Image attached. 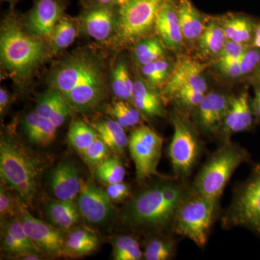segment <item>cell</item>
<instances>
[{"label": "cell", "mask_w": 260, "mask_h": 260, "mask_svg": "<svg viewBox=\"0 0 260 260\" xmlns=\"http://www.w3.org/2000/svg\"><path fill=\"white\" fill-rule=\"evenodd\" d=\"M48 83L60 92L77 112H92L107 98L105 65L100 56L88 49L63 58L51 70Z\"/></svg>", "instance_id": "cell-1"}, {"label": "cell", "mask_w": 260, "mask_h": 260, "mask_svg": "<svg viewBox=\"0 0 260 260\" xmlns=\"http://www.w3.org/2000/svg\"><path fill=\"white\" fill-rule=\"evenodd\" d=\"M186 179L164 178L145 186L133 197L123 213L131 229L161 232L171 229L183 200L190 192Z\"/></svg>", "instance_id": "cell-2"}, {"label": "cell", "mask_w": 260, "mask_h": 260, "mask_svg": "<svg viewBox=\"0 0 260 260\" xmlns=\"http://www.w3.org/2000/svg\"><path fill=\"white\" fill-rule=\"evenodd\" d=\"M52 56L49 43L29 32L22 19L13 12L5 17L0 29L1 64L18 87L28 86Z\"/></svg>", "instance_id": "cell-3"}, {"label": "cell", "mask_w": 260, "mask_h": 260, "mask_svg": "<svg viewBox=\"0 0 260 260\" xmlns=\"http://www.w3.org/2000/svg\"><path fill=\"white\" fill-rule=\"evenodd\" d=\"M42 164L15 137L2 135L0 174L2 180L14 189L25 205L32 206L39 185Z\"/></svg>", "instance_id": "cell-4"}, {"label": "cell", "mask_w": 260, "mask_h": 260, "mask_svg": "<svg viewBox=\"0 0 260 260\" xmlns=\"http://www.w3.org/2000/svg\"><path fill=\"white\" fill-rule=\"evenodd\" d=\"M250 159L245 148L226 140L200 169L191 188L205 197L219 200L234 173Z\"/></svg>", "instance_id": "cell-5"}, {"label": "cell", "mask_w": 260, "mask_h": 260, "mask_svg": "<svg viewBox=\"0 0 260 260\" xmlns=\"http://www.w3.org/2000/svg\"><path fill=\"white\" fill-rule=\"evenodd\" d=\"M169 0H126L118 8V23L112 45L133 47L155 31L159 12Z\"/></svg>", "instance_id": "cell-6"}, {"label": "cell", "mask_w": 260, "mask_h": 260, "mask_svg": "<svg viewBox=\"0 0 260 260\" xmlns=\"http://www.w3.org/2000/svg\"><path fill=\"white\" fill-rule=\"evenodd\" d=\"M218 202L191 188L177 210L172 232L203 247L208 242L212 225L218 216Z\"/></svg>", "instance_id": "cell-7"}, {"label": "cell", "mask_w": 260, "mask_h": 260, "mask_svg": "<svg viewBox=\"0 0 260 260\" xmlns=\"http://www.w3.org/2000/svg\"><path fill=\"white\" fill-rule=\"evenodd\" d=\"M222 223L225 229L244 228L260 238V161L237 186Z\"/></svg>", "instance_id": "cell-8"}, {"label": "cell", "mask_w": 260, "mask_h": 260, "mask_svg": "<svg viewBox=\"0 0 260 260\" xmlns=\"http://www.w3.org/2000/svg\"><path fill=\"white\" fill-rule=\"evenodd\" d=\"M174 134L168 149L175 177L186 179L190 175L203 152V143L186 116L176 113L172 118Z\"/></svg>", "instance_id": "cell-9"}, {"label": "cell", "mask_w": 260, "mask_h": 260, "mask_svg": "<svg viewBox=\"0 0 260 260\" xmlns=\"http://www.w3.org/2000/svg\"><path fill=\"white\" fill-rule=\"evenodd\" d=\"M162 142L161 137L146 125L138 126L130 134L128 149L134 162L137 179L140 182L158 175Z\"/></svg>", "instance_id": "cell-10"}, {"label": "cell", "mask_w": 260, "mask_h": 260, "mask_svg": "<svg viewBox=\"0 0 260 260\" xmlns=\"http://www.w3.org/2000/svg\"><path fill=\"white\" fill-rule=\"evenodd\" d=\"M22 203L19 208L18 218L30 240L41 252L51 257L62 256L64 239L59 229L36 218Z\"/></svg>", "instance_id": "cell-11"}, {"label": "cell", "mask_w": 260, "mask_h": 260, "mask_svg": "<svg viewBox=\"0 0 260 260\" xmlns=\"http://www.w3.org/2000/svg\"><path fill=\"white\" fill-rule=\"evenodd\" d=\"M65 9L64 0H34L31 9L22 21L29 32L49 44Z\"/></svg>", "instance_id": "cell-12"}, {"label": "cell", "mask_w": 260, "mask_h": 260, "mask_svg": "<svg viewBox=\"0 0 260 260\" xmlns=\"http://www.w3.org/2000/svg\"><path fill=\"white\" fill-rule=\"evenodd\" d=\"M77 204L82 218L91 225H106L115 213L113 202L106 191L98 187L91 181L82 180Z\"/></svg>", "instance_id": "cell-13"}, {"label": "cell", "mask_w": 260, "mask_h": 260, "mask_svg": "<svg viewBox=\"0 0 260 260\" xmlns=\"http://www.w3.org/2000/svg\"><path fill=\"white\" fill-rule=\"evenodd\" d=\"M118 8H84L78 17L82 34L102 44H112L117 28Z\"/></svg>", "instance_id": "cell-14"}, {"label": "cell", "mask_w": 260, "mask_h": 260, "mask_svg": "<svg viewBox=\"0 0 260 260\" xmlns=\"http://www.w3.org/2000/svg\"><path fill=\"white\" fill-rule=\"evenodd\" d=\"M205 65L191 58H179L170 78L162 89V100L172 99L174 94L182 88L194 89L207 93L208 84L203 76Z\"/></svg>", "instance_id": "cell-15"}, {"label": "cell", "mask_w": 260, "mask_h": 260, "mask_svg": "<svg viewBox=\"0 0 260 260\" xmlns=\"http://www.w3.org/2000/svg\"><path fill=\"white\" fill-rule=\"evenodd\" d=\"M232 98L218 92L206 93L197 109V121L205 134H215L221 128Z\"/></svg>", "instance_id": "cell-16"}, {"label": "cell", "mask_w": 260, "mask_h": 260, "mask_svg": "<svg viewBox=\"0 0 260 260\" xmlns=\"http://www.w3.org/2000/svg\"><path fill=\"white\" fill-rule=\"evenodd\" d=\"M254 111L247 92L232 98L227 115L222 124V138L225 141L232 135L251 129L254 125Z\"/></svg>", "instance_id": "cell-17"}, {"label": "cell", "mask_w": 260, "mask_h": 260, "mask_svg": "<svg viewBox=\"0 0 260 260\" xmlns=\"http://www.w3.org/2000/svg\"><path fill=\"white\" fill-rule=\"evenodd\" d=\"M81 184L79 171L72 162H59L49 176L51 190L59 200H75L79 194Z\"/></svg>", "instance_id": "cell-18"}, {"label": "cell", "mask_w": 260, "mask_h": 260, "mask_svg": "<svg viewBox=\"0 0 260 260\" xmlns=\"http://www.w3.org/2000/svg\"><path fill=\"white\" fill-rule=\"evenodd\" d=\"M155 32L168 49L178 51L182 48L184 40L178 18L176 0H169L159 12L155 22Z\"/></svg>", "instance_id": "cell-19"}, {"label": "cell", "mask_w": 260, "mask_h": 260, "mask_svg": "<svg viewBox=\"0 0 260 260\" xmlns=\"http://www.w3.org/2000/svg\"><path fill=\"white\" fill-rule=\"evenodd\" d=\"M35 111L58 128L64 124L73 109L60 92L49 87L47 91L38 98Z\"/></svg>", "instance_id": "cell-20"}, {"label": "cell", "mask_w": 260, "mask_h": 260, "mask_svg": "<svg viewBox=\"0 0 260 260\" xmlns=\"http://www.w3.org/2000/svg\"><path fill=\"white\" fill-rule=\"evenodd\" d=\"M176 6L184 42H197L208 21L191 0H176Z\"/></svg>", "instance_id": "cell-21"}, {"label": "cell", "mask_w": 260, "mask_h": 260, "mask_svg": "<svg viewBox=\"0 0 260 260\" xmlns=\"http://www.w3.org/2000/svg\"><path fill=\"white\" fill-rule=\"evenodd\" d=\"M161 95L149 86L143 78L134 80L133 104L143 115L148 117H164L165 110Z\"/></svg>", "instance_id": "cell-22"}, {"label": "cell", "mask_w": 260, "mask_h": 260, "mask_svg": "<svg viewBox=\"0 0 260 260\" xmlns=\"http://www.w3.org/2000/svg\"><path fill=\"white\" fill-rule=\"evenodd\" d=\"M99 245V237L93 231L85 228L72 229L64 239L62 256L83 257L94 252Z\"/></svg>", "instance_id": "cell-23"}, {"label": "cell", "mask_w": 260, "mask_h": 260, "mask_svg": "<svg viewBox=\"0 0 260 260\" xmlns=\"http://www.w3.org/2000/svg\"><path fill=\"white\" fill-rule=\"evenodd\" d=\"M23 126L25 135L32 144L47 147L55 139L57 127L36 111L24 117Z\"/></svg>", "instance_id": "cell-24"}, {"label": "cell", "mask_w": 260, "mask_h": 260, "mask_svg": "<svg viewBox=\"0 0 260 260\" xmlns=\"http://www.w3.org/2000/svg\"><path fill=\"white\" fill-rule=\"evenodd\" d=\"M46 213L51 224L61 232L71 231L82 218L75 200H55L47 205Z\"/></svg>", "instance_id": "cell-25"}, {"label": "cell", "mask_w": 260, "mask_h": 260, "mask_svg": "<svg viewBox=\"0 0 260 260\" xmlns=\"http://www.w3.org/2000/svg\"><path fill=\"white\" fill-rule=\"evenodd\" d=\"M80 30L78 17L64 14L56 25L49 46L52 56H56L70 47L76 40Z\"/></svg>", "instance_id": "cell-26"}, {"label": "cell", "mask_w": 260, "mask_h": 260, "mask_svg": "<svg viewBox=\"0 0 260 260\" xmlns=\"http://www.w3.org/2000/svg\"><path fill=\"white\" fill-rule=\"evenodd\" d=\"M99 138H102L110 149L111 151L118 155L125 153L129 144L124 128L114 119L98 121L92 124Z\"/></svg>", "instance_id": "cell-27"}, {"label": "cell", "mask_w": 260, "mask_h": 260, "mask_svg": "<svg viewBox=\"0 0 260 260\" xmlns=\"http://www.w3.org/2000/svg\"><path fill=\"white\" fill-rule=\"evenodd\" d=\"M227 41L223 25L210 20L197 41L198 50L205 57L219 56Z\"/></svg>", "instance_id": "cell-28"}, {"label": "cell", "mask_w": 260, "mask_h": 260, "mask_svg": "<svg viewBox=\"0 0 260 260\" xmlns=\"http://www.w3.org/2000/svg\"><path fill=\"white\" fill-rule=\"evenodd\" d=\"M165 48L167 47L160 38L149 37L142 39L133 46L132 54L135 64L140 68L164 57Z\"/></svg>", "instance_id": "cell-29"}, {"label": "cell", "mask_w": 260, "mask_h": 260, "mask_svg": "<svg viewBox=\"0 0 260 260\" xmlns=\"http://www.w3.org/2000/svg\"><path fill=\"white\" fill-rule=\"evenodd\" d=\"M111 86L117 99L133 104L134 80H132L130 76L125 59H119L114 65L111 76Z\"/></svg>", "instance_id": "cell-30"}, {"label": "cell", "mask_w": 260, "mask_h": 260, "mask_svg": "<svg viewBox=\"0 0 260 260\" xmlns=\"http://www.w3.org/2000/svg\"><path fill=\"white\" fill-rule=\"evenodd\" d=\"M142 78L154 90L164 88L172 74L170 61L165 57L140 67Z\"/></svg>", "instance_id": "cell-31"}, {"label": "cell", "mask_w": 260, "mask_h": 260, "mask_svg": "<svg viewBox=\"0 0 260 260\" xmlns=\"http://www.w3.org/2000/svg\"><path fill=\"white\" fill-rule=\"evenodd\" d=\"M106 112L124 129L141 122V112L132 103L118 99L107 106Z\"/></svg>", "instance_id": "cell-32"}, {"label": "cell", "mask_w": 260, "mask_h": 260, "mask_svg": "<svg viewBox=\"0 0 260 260\" xmlns=\"http://www.w3.org/2000/svg\"><path fill=\"white\" fill-rule=\"evenodd\" d=\"M177 251V243L170 237L152 238L145 245L143 259L168 260L172 259Z\"/></svg>", "instance_id": "cell-33"}, {"label": "cell", "mask_w": 260, "mask_h": 260, "mask_svg": "<svg viewBox=\"0 0 260 260\" xmlns=\"http://www.w3.org/2000/svg\"><path fill=\"white\" fill-rule=\"evenodd\" d=\"M98 138L99 135L93 126L80 120L73 121L68 133L70 145L79 153L93 144Z\"/></svg>", "instance_id": "cell-34"}, {"label": "cell", "mask_w": 260, "mask_h": 260, "mask_svg": "<svg viewBox=\"0 0 260 260\" xmlns=\"http://www.w3.org/2000/svg\"><path fill=\"white\" fill-rule=\"evenodd\" d=\"M95 176L104 184H116L124 181L126 169L119 155L114 154L108 157L95 169Z\"/></svg>", "instance_id": "cell-35"}, {"label": "cell", "mask_w": 260, "mask_h": 260, "mask_svg": "<svg viewBox=\"0 0 260 260\" xmlns=\"http://www.w3.org/2000/svg\"><path fill=\"white\" fill-rule=\"evenodd\" d=\"M113 257L115 260L143 259V251L136 238L129 235L119 236L112 242Z\"/></svg>", "instance_id": "cell-36"}, {"label": "cell", "mask_w": 260, "mask_h": 260, "mask_svg": "<svg viewBox=\"0 0 260 260\" xmlns=\"http://www.w3.org/2000/svg\"><path fill=\"white\" fill-rule=\"evenodd\" d=\"M2 229L9 232L16 240L21 243L30 252L43 254L30 240L18 217L6 219V220H3V221L2 220Z\"/></svg>", "instance_id": "cell-37"}, {"label": "cell", "mask_w": 260, "mask_h": 260, "mask_svg": "<svg viewBox=\"0 0 260 260\" xmlns=\"http://www.w3.org/2000/svg\"><path fill=\"white\" fill-rule=\"evenodd\" d=\"M111 150L102 138H98L91 145L81 152L84 161L90 167L96 168L110 156Z\"/></svg>", "instance_id": "cell-38"}, {"label": "cell", "mask_w": 260, "mask_h": 260, "mask_svg": "<svg viewBox=\"0 0 260 260\" xmlns=\"http://www.w3.org/2000/svg\"><path fill=\"white\" fill-rule=\"evenodd\" d=\"M23 203L20 198L15 200L14 196L6 189L5 186L2 184L0 189V215L2 220L18 217L19 208Z\"/></svg>", "instance_id": "cell-39"}, {"label": "cell", "mask_w": 260, "mask_h": 260, "mask_svg": "<svg viewBox=\"0 0 260 260\" xmlns=\"http://www.w3.org/2000/svg\"><path fill=\"white\" fill-rule=\"evenodd\" d=\"M206 93L190 88H182L174 94L172 99H176L178 104L186 109H196L204 99Z\"/></svg>", "instance_id": "cell-40"}, {"label": "cell", "mask_w": 260, "mask_h": 260, "mask_svg": "<svg viewBox=\"0 0 260 260\" xmlns=\"http://www.w3.org/2000/svg\"><path fill=\"white\" fill-rule=\"evenodd\" d=\"M2 249L5 252L8 253L15 257H23L30 254H35L23 246L21 243L15 239L9 232L5 229H2Z\"/></svg>", "instance_id": "cell-41"}, {"label": "cell", "mask_w": 260, "mask_h": 260, "mask_svg": "<svg viewBox=\"0 0 260 260\" xmlns=\"http://www.w3.org/2000/svg\"><path fill=\"white\" fill-rule=\"evenodd\" d=\"M239 65L242 76L257 69L260 65V49H246L239 58Z\"/></svg>", "instance_id": "cell-42"}, {"label": "cell", "mask_w": 260, "mask_h": 260, "mask_svg": "<svg viewBox=\"0 0 260 260\" xmlns=\"http://www.w3.org/2000/svg\"><path fill=\"white\" fill-rule=\"evenodd\" d=\"M106 192L109 199L113 203H119L123 200L127 199L131 194V189L127 184L124 181L109 184L106 189Z\"/></svg>", "instance_id": "cell-43"}, {"label": "cell", "mask_w": 260, "mask_h": 260, "mask_svg": "<svg viewBox=\"0 0 260 260\" xmlns=\"http://www.w3.org/2000/svg\"><path fill=\"white\" fill-rule=\"evenodd\" d=\"M246 49L244 44L228 40L221 52L219 54L218 61L239 59Z\"/></svg>", "instance_id": "cell-44"}, {"label": "cell", "mask_w": 260, "mask_h": 260, "mask_svg": "<svg viewBox=\"0 0 260 260\" xmlns=\"http://www.w3.org/2000/svg\"><path fill=\"white\" fill-rule=\"evenodd\" d=\"M218 67L220 71L227 76L237 78L242 76L241 72L239 59H227L218 61Z\"/></svg>", "instance_id": "cell-45"}, {"label": "cell", "mask_w": 260, "mask_h": 260, "mask_svg": "<svg viewBox=\"0 0 260 260\" xmlns=\"http://www.w3.org/2000/svg\"><path fill=\"white\" fill-rule=\"evenodd\" d=\"M126 0H80L83 8H99V7L119 6Z\"/></svg>", "instance_id": "cell-46"}, {"label": "cell", "mask_w": 260, "mask_h": 260, "mask_svg": "<svg viewBox=\"0 0 260 260\" xmlns=\"http://www.w3.org/2000/svg\"><path fill=\"white\" fill-rule=\"evenodd\" d=\"M13 98L10 92L6 88L1 87L0 89V114L1 116H4L5 113L9 109Z\"/></svg>", "instance_id": "cell-47"}, {"label": "cell", "mask_w": 260, "mask_h": 260, "mask_svg": "<svg viewBox=\"0 0 260 260\" xmlns=\"http://www.w3.org/2000/svg\"><path fill=\"white\" fill-rule=\"evenodd\" d=\"M254 114L260 120V86L257 87L255 91V97L252 102Z\"/></svg>", "instance_id": "cell-48"}, {"label": "cell", "mask_w": 260, "mask_h": 260, "mask_svg": "<svg viewBox=\"0 0 260 260\" xmlns=\"http://www.w3.org/2000/svg\"><path fill=\"white\" fill-rule=\"evenodd\" d=\"M253 47L260 49V25L255 29V34L253 39Z\"/></svg>", "instance_id": "cell-49"}, {"label": "cell", "mask_w": 260, "mask_h": 260, "mask_svg": "<svg viewBox=\"0 0 260 260\" xmlns=\"http://www.w3.org/2000/svg\"><path fill=\"white\" fill-rule=\"evenodd\" d=\"M2 1L9 3V4L11 5V7H13L18 2L20 1V0H2Z\"/></svg>", "instance_id": "cell-50"}, {"label": "cell", "mask_w": 260, "mask_h": 260, "mask_svg": "<svg viewBox=\"0 0 260 260\" xmlns=\"http://www.w3.org/2000/svg\"><path fill=\"white\" fill-rule=\"evenodd\" d=\"M255 77L258 81L260 83V65L259 68L256 70Z\"/></svg>", "instance_id": "cell-51"}]
</instances>
